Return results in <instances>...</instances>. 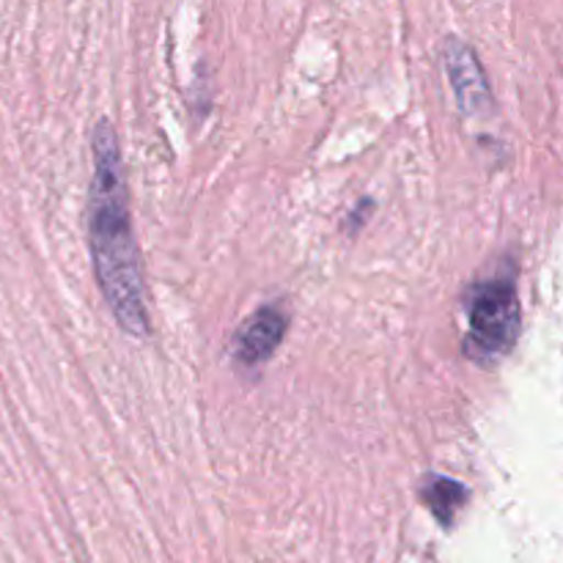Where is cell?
<instances>
[{"label": "cell", "instance_id": "6da1fadb", "mask_svg": "<svg viewBox=\"0 0 563 563\" xmlns=\"http://www.w3.org/2000/svg\"><path fill=\"white\" fill-rule=\"evenodd\" d=\"M91 148L93 176L91 192H88V240H91L99 291L115 324L132 339H146L148 311L141 253H137L135 231H132L130 192H126L119 135L108 119L93 126Z\"/></svg>", "mask_w": 563, "mask_h": 563}, {"label": "cell", "instance_id": "7a4b0ae2", "mask_svg": "<svg viewBox=\"0 0 563 563\" xmlns=\"http://www.w3.org/2000/svg\"><path fill=\"white\" fill-rule=\"evenodd\" d=\"M467 335L462 352L476 366H495L504 361L520 335V297H517V273L509 264L506 273H493L473 280L465 295Z\"/></svg>", "mask_w": 563, "mask_h": 563}, {"label": "cell", "instance_id": "5b68a950", "mask_svg": "<svg viewBox=\"0 0 563 563\" xmlns=\"http://www.w3.org/2000/svg\"><path fill=\"white\" fill-rule=\"evenodd\" d=\"M423 504L429 506L434 517H438L443 526H451L456 517V511L467 504V487L465 484L454 482V478L445 476H427L421 489Z\"/></svg>", "mask_w": 563, "mask_h": 563}, {"label": "cell", "instance_id": "277c9868", "mask_svg": "<svg viewBox=\"0 0 563 563\" xmlns=\"http://www.w3.org/2000/svg\"><path fill=\"white\" fill-rule=\"evenodd\" d=\"M286 319L284 308L280 306H264L247 319L240 328V333L234 335V357L236 363L247 368H256L262 363H267L269 357L278 352L280 341L286 335Z\"/></svg>", "mask_w": 563, "mask_h": 563}, {"label": "cell", "instance_id": "3957f363", "mask_svg": "<svg viewBox=\"0 0 563 563\" xmlns=\"http://www.w3.org/2000/svg\"><path fill=\"white\" fill-rule=\"evenodd\" d=\"M443 66L451 80L456 104L467 119H484L495 113V99L489 91L487 75H484L478 55L473 53L471 44L462 42L460 36H449L443 42Z\"/></svg>", "mask_w": 563, "mask_h": 563}]
</instances>
